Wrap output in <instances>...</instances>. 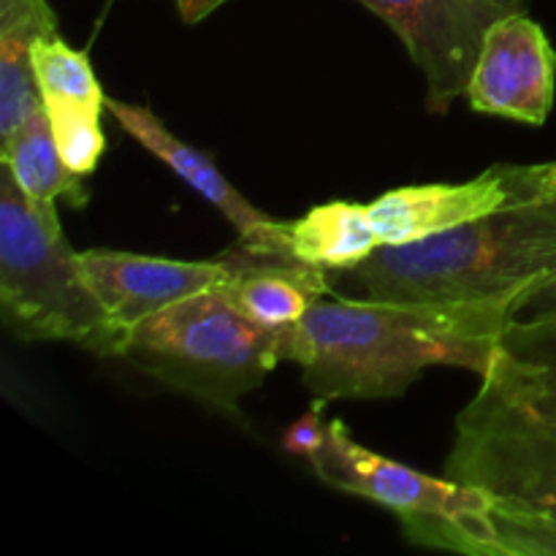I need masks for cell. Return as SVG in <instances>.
Wrapping results in <instances>:
<instances>
[{
	"mask_svg": "<svg viewBox=\"0 0 556 556\" xmlns=\"http://www.w3.org/2000/svg\"><path fill=\"white\" fill-rule=\"evenodd\" d=\"M543 315H556V277L541 282L538 288H532L525 299L516 307L514 320H532L543 318Z\"/></svg>",
	"mask_w": 556,
	"mask_h": 556,
	"instance_id": "ffe728a7",
	"label": "cell"
},
{
	"mask_svg": "<svg viewBox=\"0 0 556 556\" xmlns=\"http://www.w3.org/2000/svg\"><path fill=\"white\" fill-rule=\"evenodd\" d=\"M58 33L47 0H0V139L43 106L33 76V43Z\"/></svg>",
	"mask_w": 556,
	"mask_h": 556,
	"instance_id": "5bb4252c",
	"label": "cell"
},
{
	"mask_svg": "<svg viewBox=\"0 0 556 556\" xmlns=\"http://www.w3.org/2000/svg\"><path fill=\"white\" fill-rule=\"evenodd\" d=\"M320 405H324V402H318V407H315L309 416L299 418V421L288 429L286 440H282L288 454H296V456H304V459H309L313 451L318 448L320 440H324L326 434V424H329V421H320Z\"/></svg>",
	"mask_w": 556,
	"mask_h": 556,
	"instance_id": "d6986e66",
	"label": "cell"
},
{
	"mask_svg": "<svg viewBox=\"0 0 556 556\" xmlns=\"http://www.w3.org/2000/svg\"><path fill=\"white\" fill-rule=\"evenodd\" d=\"M0 166L11 174L16 188L33 201H68L74 210L90 201L85 188V177L65 166L63 155L54 141L52 123L47 109L33 112L14 134L0 139Z\"/></svg>",
	"mask_w": 556,
	"mask_h": 556,
	"instance_id": "2e32d148",
	"label": "cell"
},
{
	"mask_svg": "<svg viewBox=\"0 0 556 556\" xmlns=\"http://www.w3.org/2000/svg\"><path fill=\"white\" fill-rule=\"evenodd\" d=\"M291 250L304 264L329 271L351 269L383 248L369 204L329 201L299 220H288Z\"/></svg>",
	"mask_w": 556,
	"mask_h": 556,
	"instance_id": "9a60e30c",
	"label": "cell"
},
{
	"mask_svg": "<svg viewBox=\"0 0 556 556\" xmlns=\"http://www.w3.org/2000/svg\"><path fill=\"white\" fill-rule=\"evenodd\" d=\"M106 109L114 114L119 128L134 136L147 152L166 163L182 182H188L201 199L210 201L237 231V242L248 250L264 255H293L291 239H288V220H275L255 210L215 166L212 157L190 147L188 141L177 139L163 125V119L147 106L106 98Z\"/></svg>",
	"mask_w": 556,
	"mask_h": 556,
	"instance_id": "8fae6325",
	"label": "cell"
},
{
	"mask_svg": "<svg viewBox=\"0 0 556 556\" xmlns=\"http://www.w3.org/2000/svg\"><path fill=\"white\" fill-rule=\"evenodd\" d=\"M548 199H556V161L548 163Z\"/></svg>",
	"mask_w": 556,
	"mask_h": 556,
	"instance_id": "7402d4cb",
	"label": "cell"
},
{
	"mask_svg": "<svg viewBox=\"0 0 556 556\" xmlns=\"http://www.w3.org/2000/svg\"><path fill=\"white\" fill-rule=\"evenodd\" d=\"M117 358L210 410L237 416L242 396L282 362L280 331L255 326L215 288L150 315L125 334Z\"/></svg>",
	"mask_w": 556,
	"mask_h": 556,
	"instance_id": "5b68a950",
	"label": "cell"
},
{
	"mask_svg": "<svg viewBox=\"0 0 556 556\" xmlns=\"http://www.w3.org/2000/svg\"><path fill=\"white\" fill-rule=\"evenodd\" d=\"M0 313L25 342H74L117 356L119 334L98 302L54 201H33L0 166Z\"/></svg>",
	"mask_w": 556,
	"mask_h": 556,
	"instance_id": "277c9868",
	"label": "cell"
},
{
	"mask_svg": "<svg viewBox=\"0 0 556 556\" xmlns=\"http://www.w3.org/2000/svg\"><path fill=\"white\" fill-rule=\"evenodd\" d=\"M405 43L427 79V109L445 114L467 98L489 27L527 11V0H358Z\"/></svg>",
	"mask_w": 556,
	"mask_h": 556,
	"instance_id": "8992f818",
	"label": "cell"
},
{
	"mask_svg": "<svg viewBox=\"0 0 556 556\" xmlns=\"http://www.w3.org/2000/svg\"><path fill=\"white\" fill-rule=\"evenodd\" d=\"M79 258L119 334V345L150 315L195 293L226 288L231 280V261L226 255L217 261H174L123 250H85Z\"/></svg>",
	"mask_w": 556,
	"mask_h": 556,
	"instance_id": "30bf717a",
	"label": "cell"
},
{
	"mask_svg": "<svg viewBox=\"0 0 556 556\" xmlns=\"http://www.w3.org/2000/svg\"><path fill=\"white\" fill-rule=\"evenodd\" d=\"M226 258L231 261V280L223 291L266 331L296 326L334 288L329 269L304 264L296 255H264L237 242Z\"/></svg>",
	"mask_w": 556,
	"mask_h": 556,
	"instance_id": "4fadbf2b",
	"label": "cell"
},
{
	"mask_svg": "<svg viewBox=\"0 0 556 556\" xmlns=\"http://www.w3.org/2000/svg\"><path fill=\"white\" fill-rule=\"evenodd\" d=\"M407 541L470 556H556V510L494 500L462 519H400Z\"/></svg>",
	"mask_w": 556,
	"mask_h": 556,
	"instance_id": "7c38bea8",
	"label": "cell"
},
{
	"mask_svg": "<svg viewBox=\"0 0 556 556\" xmlns=\"http://www.w3.org/2000/svg\"><path fill=\"white\" fill-rule=\"evenodd\" d=\"M514 307L500 302H315L280 331V358L302 367L315 402L396 400L427 369L459 367L483 375Z\"/></svg>",
	"mask_w": 556,
	"mask_h": 556,
	"instance_id": "6da1fadb",
	"label": "cell"
},
{
	"mask_svg": "<svg viewBox=\"0 0 556 556\" xmlns=\"http://www.w3.org/2000/svg\"><path fill=\"white\" fill-rule=\"evenodd\" d=\"M315 476L337 492L364 497L396 514V519H445L486 510L497 497L451 478H434L402 462L380 456L358 443L351 429L331 418L318 448L309 456Z\"/></svg>",
	"mask_w": 556,
	"mask_h": 556,
	"instance_id": "52a82bcc",
	"label": "cell"
},
{
	"mask_svg": "<svg viewBox=\"0 0 556 556\" xmlns=\"http://www.w3.org/2000/svg\"><path fill=\"white\" fill-rule=\"evenodd\" d=\"M43 109L52 123L54 141L63 155L65 166L79 177H90L106 150L101 130V112L106 106L76 101H43Z\"/></svg>",
	"mask_w": 556,
	"mask_h": 556,
	"instance_id": "ac0fdd59",
	"label": "cell"
},
{
	"mask_svg": "<svg viewBox=\"0 0 556 556\" xmlns=\"http://www.w3.org/2000/svg\"><path fill=\"white\" fill-rule=\"evenodd\" d=\"M554 92L556 52L546 30L527 11L494 22L467 87L472 112L538 128L552 114Z\"/></svg>",
	"mask_w": 556,
	"mask_h": 556,
	"instance_id": "9c48e42d",
	"label": "cell"
},
{
	"mask_svg": "<svg viewBox=\"0 0 556 556\" xmlns=\"http://www.w3.org/2000/svg\"><path fill=\"white\" fill-rule=\"evenodd\" d=\"M445 478L556 510V315L510 320L481 389L456 416Z\"/></svg>",
	"mask_w": 556,
	"mask_h": 556,
	"instance_id": "7a4b0ae2",
	"label": "cell"
},
{
	"mask_svg": "<svg viewBox=\"0 0 556 556\" xmlns=\"http://www.w3.org/2000/svg\"><path fill=\"white\" fill-rule=\"evenodd\" d=\"M345 277L378 302L510 304L556 277V199L530 201L410 244H383Z\"/></svg>",
	"mask_w": 556,
	"mask_h": 556,
	"instance_id": "3957f363",
	"label": "cell"
},
{
	"mask_svg": "<svg viewBox=\"0 0 556 556\" xmlns=\"http://www.w3.org/2000/svg\"><path fill=\"white\" fill-rule=\"evenodd\" d=\"M33 76H36L41 101H76L106 106V96L98 85L90 58L79 49L68 47L60 33L43 36L33 43Z\"/></svg>",
	"mask_w": 556,
	"mask_h": 556,
	"instance_id": "e0dca14e",
	"label": "cell"
},
{
	"mask_svg": "<svg viewBox=\"0 0 556 556\" xmlns=\"http://www.w3.org/2000/svg\"><path fill=\"white\" fill-rule=\"evenodd\" d=\"M541 199H548V163H497L467 182L394 188L375 199L369 212L380 242L410 244Z\"/></svg>",
	"mask_w": 556,
	"mask_h": 556,
	"instance_id": "ba28073f",
	"label": "cell"
},
{
	"mask_svg": "<svg viewBox=\"0 0 556 556\" xmlns=\"http://www.w3.org/2000/svg\"><path fill=\"white\" fill-rule=\"evenodd\" d=\"M226 3L228 0H177L179 14H182V20L190 22V25L206 20V16L215 14V11Z\"/></svg>",
	"mask_w": 556,
	"mask_h": 556,
	"instance_id": "44dd1931",
	"label": "cell"
}]
</instances>
